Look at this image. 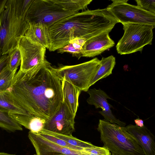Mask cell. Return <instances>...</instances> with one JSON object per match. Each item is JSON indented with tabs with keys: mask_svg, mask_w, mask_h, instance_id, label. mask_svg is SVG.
Wrapping results in <instances>:
<instances>
[{
	"mask_svg": "<svg viewBox=\"0 0 155 155\" xmlns=\"http://www.w3.org/2000/svg\"><path fill=\"white\" fill-rule=\"evenodd\" d=\"M46 59L42 65L15 74L7 89L14 100L31 115L47 120L64 99L61 80Z\"/></svg>",
	"mask_w": 155,
	"mask_h": 155,
	"instance_id": "6da1fadb",
	"label": "cell"
},
{
	"mask_svg": "<svg viewBox=\"0 0 155 155\" xmlns=\"http://www.w3.org/2000/svg\"><path fill=\"white\" fill-rule=\"evenodd\" d=\"M117 23L106 8L78 12L49 27L51 43L48 50L50 51H55L76 38L86 41L104 32L112 30Z\"/></svg>",
	"mask_w": 155,
	"mask_h": 155,
	"instance_id": "7a4b0ae2",
	"label": "cell"
},
{
	"mask_svg": "<svg viewBox=\"0 0 155 155\" xmlns=\"http://www.w3.org/2000/svg\"><path fill=\"white\" fill-rule=\"evenodd\" d=\"M34 0H7L0 16V51L8 54L18 47V43L29 27L25 20Z\"/></svg>",
	"mask_w": 155,
	"mask_h": 155,
	"instance_id": "3957f363",
	"label": "cell"
},
{
	"mask_svg": "<svg viewBox=\"0 0 155 155\" xmlns=\"http://www.w3.org/2000/svg\"><path fill=\"white\" fill-rule=\"evenodd\" d=\"M97 130L100 133L103 147L112 155H145L137 140L125 127L100 119Z\"/></svg>",
	"mask_w": 155,
	"mask_h": 155,
	"instance_id": "277c9868",
	"label": "cell"
},
{
	"mask_svg": "<svg viewBox=\"0 0 155 155\" xmlns=\"http://www.w3.org/2000/svg\"><path fill=\"white\" fill-rule=\"evenodd\" d=\"M124 34L118 41L116 48L120 54L142 51L147 45L152 44L153 26L144 24L124 23Z\"/></svg>",
	"mask_w": 155,
	"mask_h": 155,
	"instance_id": "5b68a950",
	"label": "cell"
},
{
	"mask_svg": "<svg viewBox=\"0 0 155 155\" xmlns=\"http://www.w3.org/2000/svg\"><path fill=\"white\" fill-rule=\"evenodd\" d=\"M100 65V60L95 58L79 64L53 67L52 69L61 80L64 79L82 91L87 92Z\"/></svg>",
	"mask_w": 155,
	"mask_h": 155,
	"instance_id": "8992f818",
	"label": "cell"
},
{
	"mask_svg": "<svg viewBox=\"0 0 155 155\" xmlns=\"http://www.w3.org/2000/svg\"><path fill=\"white\" fill-rule=\"evenodd\" d=\"M75 13L65 10L51 0H34L26 13L25 20L29 25L40 23L49 27Z\"/></svg>",
	"mask_w": 155,
	"mask_h": 155,
	"instance_id": "52a82bcc",
	"label": "cell"
},
{
	"mask_svg": "<svg viewBox=\"0 0 155 155\" xmlns=\"http://www.w3.org/2000/svg\"><path fill=\"white\" fill-rule=\"evenodd\" d=\"M128 0H113L106 8L118 22L144 24L155 27V14L127 3Z\"/></svg>",
	"mask_w": 155,
	"mask_h": 155,
	"instance_id": "ba28073f",
	"label": "cell"
},
{
	"mask_svg": "<svg viewBox=\"0 0 155 155\" xmlns=\"http://www.w3.org/2000/svg\"><path fill=\"white\" fill-rule=\"evenodd\" d=\"M18 47L21 57L20 69L25 72L41 65L44 62L46 48L41 45L33 42L25 36L18 41Z\"/></svg>",
	"mask_w": 155,
	"mask_h": 155,
	"instance_id": "9c48e42d",
	"label": "cell"
},
{
	"mask_svg": "<svg viewBox=\"0 0 155 155\" xmlns=\"http://www.w3.org/2000/svg\"><path fill=\"white\" fill-rule=\"evenodd\" d=\"M74 118L63 102L53 116L46 120L44 129L58 134L71 136L75 130Z\"/></svg>",
	"mask_w": 155,
	"mask_h": 155,
	"instance_id": "30bf717a",
	"label": "cell"
},
{
	"mask_svg": "<svg viewBox=\"0 0 155 155\" xmlns=\"http://www.w3.org/2000/svg\"><path fill=\"white\" fill-rule=\"evenodd\" d=\"M28 137L35 149L36 155H87L82 150L60 146L30 131Z\"/></svg>",
	"mask_w": 155,
	"mask_h": 155,
	"instance_id": "8fae6325",
	"label": "cell"
},
{
	"mask_svg": "<svg viewBox=\"0 0 155 155\" xmlns=\"http://www.w3.org/2000/svg\"><path fill=\"white\" fill-rule=\"evenodd\" d=\"M89 97L87 100L88 104L94 105L96 109L101 108L102 111H99L104 120L111 123L116 124L121 127H125L126 123L117 118L113 114L110 108L113 107L107 102V99H111L107 93L100 89H90L87 91Z\"/></svg>",
	"mask_w": 155,
	"mask_h": 155,
	"instance_id": "7c38bea8",
	"label": "cell"
},
{
	"mask_svg": "<svg viewBox=\"0 0 155 155\" xmlns=\"http://www.w3.org/2000/svg\"><path fill=\"white\" fill-rule=\"evenodd\" d=\"M110 30L86 41L82 49V56L92 58L113 47L115 42L110 37Z\"/></svg>",
	"mask_w": 155,
	"mask_h": 155,
	"instance_id": "4fadbf2b",
	"label": "cell"
},
{
	"mask_svg": "<svg viewBox=\"0 0 155 155\" xmlns=\"http://www.w3.org/2000/svg\"><path fill=\"white\" fill-rule=\"evenodd\" d=\"M125 127L137 140L145 155H155L154 137L145 126L140 127L130 124Z\"/></svg>",
	"mask_w": 155,
	"mask_h": 155,
	"instance_id": "5bb4252c",
	"label": "cell"
},
{
	"mask_svg": "<svg viewBox=\"0 0 155 155\" xmlns=\"http://www.w3.org/2000/svg\"><path fill=\"white\" fill-rule=\"evenodd\" d=\"M24 36L46 48H49L51 41L49 27L45 24L38 23L30 25Z\"/></svg>",
	"mask_w": 155,
	"mask_h": 155,
	"instance_id": "9a60e30c",
	"label": "cell"
},
{
	"mask_svg": "<svg viewBox=\"0 0 155 155\" xmlns=\"http://www.w3.org/2000/svg\"><path fill=\"white\" fill-rule=\"evenodd\" d=\"M64 103L75 117L78 107V98L82 91L67 81L61 80Z\"/></svg>",
	"mask_w": 155,
	"mask_h": 155,
	"instance_id": "2e32d148",
	"label": "cell"
},
{
	"mask_svg": "<svg viewBox=\"0 0 155 155\" xmlns=\"http://www.w3.org/2000/svg\"><path fill=\"white\" fill-rule=\"evenodd\" d=\"M8 115L21 126L34 133L44 129L46 120L38 117L25 114L9 113Z\"/></svg>",
	"mask_w": 155,
	"mask_h": 155,
	"instance_id": "e0dca14e",
	"label": "cell"
},
{
	"mask_svg": "<svg viewBox=\"0 0 155 155\" xmlns=\"http://www.w3.org/2000/svg\"><path fill=\"white\" fill-rule=\"evenodd\" d=\"M116 64L115 58L110 55L107 58L102 57L100 60V66L90 84V87L99 80L106 78L112 74V71Z\"/></svg>",
	"mask_w": 155,
	"mask_h": 155,
	"instance_id": "ac0fdd59",
	"label": "cell"
},
{
	"mask_svg": "<svg viewBox=\"0 0 155 155\" xmlns=\"http://www.w3.org/2000/svg\"><path fill=\"white\" fill-rule=\"evenodd\" d=\"M0 110L8 114L27 115L26 111L14 100L8 91L0 92Z\"/></svg>",
	"mask_w": 155,
	"mask_h": 155,
	"instance_id": "d6986e66",
	"label": "cell"
},
{
	"mask_svg": "<svg viewBox=\"0 0 155 155\" xmlns=\"http://www.w3.org/2000/svg\"><path fill=\"white\" fill-rule=\"evenodd\" d=\"M65 10L75 13L85 9L92 0H51Z\"/></svg>",
	"mask_w": 155,
	"mask_h": 155,
	"instance_id": "ffe728a7",
	"label": "cell"
},
{
	"mask_svg": "<svg viewBox=\"0 0 155 155\" xmlns=\"http://www.w3.org/2000/svg\"><path fill=\"white\" fill-rule=\"evenodd\" d=\"M0 127L9 132L21 131V126L8 113L0 110Z\"/></svg>",
	"mask_w": 155,
	"mask_h": 155,
	"instance_id": "44dd1931",
	"label": "cell"
},
{
	"mask_svg": "<svg viewBox=\"0 0 155 155\" xmlns=\"http://www.w3.org/2000/svg\"><path fill=\"white\" fill-rule=\"evenodd\" d=\"M43 130L45 132L62 140L74 146L84 148L90 147L93 145L91 143L81 140L72 135L68 136L61 134L44 129Z\"/></svg>",
	"mask_w": 155,
	"mask_h": 155,
	"instance_id": "7402d4cb",
	"label": "cell"
},
{
	"mask_svg": "<svg viewBox=\"0 0 155 155\" xmlns=\"http://www.w3.org/2000/svg\"><path fill=\"white\" fill-rule=\"evenodd\" d=\"M7 64L0 73V92L7 91L15 74L9 69Z\"/></svg>",
	"mask_w": 155,
	"mask_h": 155,
	"instance_id": "603a6c76",
	"label": "cell"
},
{
	"mask_svg": "<svg viewBox=\"0 0 155 155\" xmlns=\"http://www.w3.org/2000/svg\"><path fill=\"white\" fill-rule=\"evenodd\" d=\"M8 65L9 69L15 73L21 64V53L18 47L13 49L8 54Z\"/></svg>",
	"mask_w": 155,
	"mask_h": 155,
	"instance_id": "cb8c5ba5",
	"label": "cell"
},
{
	"mask_svg": "<svg viewBox=\"0 0 155 155\" xmlns=\"http://www.w3.org/2000/svg\"><path fill=\"white\" fill-rule=\"evenodd\" d=\"M36 134L51 142L61 146L78 150H82L83 149L81 147L72 145L62 140L45 132L43 130Z\"/></svg>",
	"mask_w": 155,
	"mask_h": 155,
	"instance_id": "d4e9b609",
	"label": "cell"
},
{
	"mask_svg": "<svg viewBox=\"0 0 155 155\" xmlns=\"http://www.w3.org/2000/svg\"><path fill=\"white\" fill-rule=\"evenodd\" d=\"M137 6L147 12L155 14V0H136Z\"/></svg>",
	"mask_w": 155,
	"mask_h": 155,
	"instance_id": "484cf974",
	"label": "cell"
},
{
	"mask_svg": "<svg viewBox=\"0 0 155 155\" xmlns=\"http://www.w3.org/2000/svg\"><path fill=\"white\" fill-rule=\"evenodd\" d=\"M58 53H63L65 52L71 53L72 55L79 59L82 56V49H76L72 44L69 43L64 46L58 49Z\"/></svg>",
	"mask_w": 155,
	"mask_h": 155,
	"instance_id": "4316f807",
	"label": "cell"
},
{
	"mask_svg": "<svg viewBox=\"0 0 155 155\" xmlns=\"http://www.w3.org/2000/svg\"><path fill=\"white\" fill-rule=\"evenodd\" d=\"M8 61L7 54L2 55L0 57V73L4 68L7 65Z\"/></svg>",
	"mask_w": 155,
	"mask_h": 155,
	"instance_id": "83f0119b",
	"label": "cell"
},
{
	"mask_svg": "<svg viewBox=\"0 0 155 155\" xmlns=\"http://www.w3.org/2000/svg\"><path fill=\"white\" fill-rule=\"evenodd\" d=\"M86 40L81 38H76L71 40L69 42L70 43H74L82 47L85 43Z\"/></svg>",
	"mask_w": 155,
	"mask_h": 155,
	"instance_id": "f1b7e54d",
	"label": "cell"
},
{
	"mask_svg": "<svg viewBox=\"0 0 155 155\" xmlns=\"http://www.w3.org/2000/svg\"><path fill=\"white\" fill-rule=\"evenodd\" d=\"M136 125L140 127H143L144 126L143 121L141 119L137 118L134 120Z\"/></svg>",
	"mask_w": 155,
	"mask_h": 155,
	"instance_id": "f546056e",
	"label": "cell"
},
{
	"mask_svg": "<svg viewBox=\"0 0 155 155\" xmlns=\"http://www.w3.org/2000/svg\"><path fill=\"white\" fill-rule=\"evenodd\" d=\"M7 0H0V16L5 8Z\"/></svg>",
	"mask_w": 155,
	"mask_h": 155,
	"instance_id": "4dcf8cb0",
	"label": "cell"
},
{
	"mask_svg": "<svg viewBox=\"0 0 155 155\" xmlns=\"http://www.w3.org/2000/svg\"><path fill=\"white\" fill-rule=\"evenodd\" d=\"M0 155H16L14 154H10L5 152H0Z\"/></svg>",
	"mask_w": 155,
	"mask_h": 155,
	"instance_id": "1f68e13d",
	"label": "cell"
},
{
	"mask_svg": "<svg viewBox=\"0 0 155 155\" xmlns=\"http://www.w3.org/2000/svg\"><path fill=\"white\" fill-rule=\"evenodd\" d=\"M1 52H0V57H1Z\"/></svg>",
	"mask_w": 155,
	"mask_h": 155,
	"instance_id": "d6a6232c",
	"label": "cell"
},
{
	"mask_svg": "<svg viewBox=\"0 0 155 155\" xmlns=\"http://www.w3.org/2000/svg\"><path fill=\"white\" fill-rule=\"evenodd\" d=\"M64 155L60 154V155Z\"/></svg>",
	"mask_w": 155,
	"mask_h": 155,
	"instance_id": "836d02e7",
	"label": "cell"
}]
</instances>
